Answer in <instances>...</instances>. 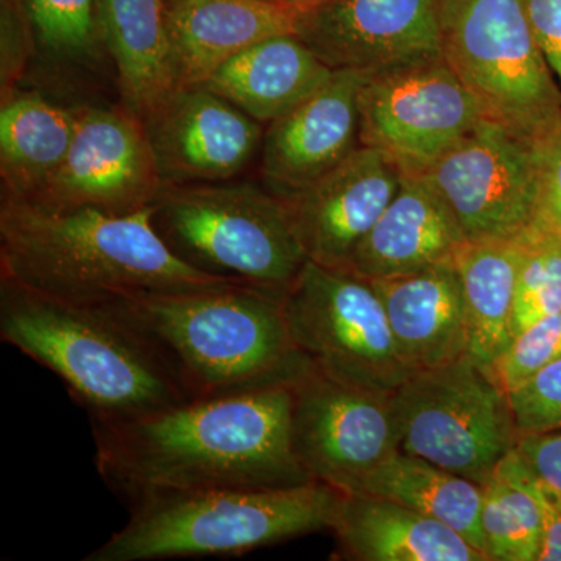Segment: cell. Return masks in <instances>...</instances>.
Listing matches in <instances>:
<instances>
[{
    "label": "cell",
    "mask_w": 561,
    "mask_h": 561,
    "mask_svg": "<svg viewBox=\"0 0 561 561\" xmlns=\"http://www.w3.org/2000/svg\"><path fill=\"white\" fill-rule=\"evenodd\" d=\"M390 400L398 451L481 485L518 442L507 393L468 356L412 373Z\"/></svg>",
    "instance_id": "cell-8"
},
{
    "label": "cell",
    "mask_w": 561,
    "mask_h": 561,
    "mask_svg": "<svg viewBox=\"0 0 561 561\" xmlns=\"http://www.w3.org/2000/svg\"><path fill=\"white\" fill-rule=\"evenodd\" d=\"M295 33L332 70L376 73L442 55V0H319Z\"/></svg>",
    "instance_id": "cell-14"
},
{
    "label": "cell",
    "mask_w": 561,
    "mask_h": 561,
    "mask_svg": "<svg viewBox=\"0 0 561 561\" xmlns=\"http://www.w3.org/2000/svg\"><path fill=\"white\" fill-rule=\"evenodd\" d=\"M365 73L337 69L319 91L268 124L261 172L279 197L295 194L348 158L359 140Z\"/></svg>",
    "instance_id": "cell-17"
},
{
    "label": "cell",
    "mask_w": 561,
    "mask_h": 561,
    "mask_svg": "<svg viewBox=\"0 0 561 561\" xmlns=\"http://www.w3.org/2000/svg\"><path fill=\"white\" fill-rule=\"evenodd\" d=\"M284 2H287V0H284Z\"/></svg>",
    "instance_id": "cell-39"
},
{
    "label": "cell",
    "mask_w": 561,
    "mask_h": 561,
    "mask_svg": "<svg viewBox=\"0 0 561 561\" xmlns=\"http://www.w3.org/2000/svg\"><path fill=\"white\" fill-rule=\"evenodd\" d=\"M276 291L225 284L111 302L161 354L192 400L286 381L295 350Z\"/></svg>",
    "instance_id": "cell-4"
},
{
    "label": "cell",
    "mask_w": 561,
    "mask_h": 561,
    "mask_svg": "<svg viewBox=\"0 0 561 561\" xmlns=\"http://www.w3.org/2000/svg\"><path fill=\"white\" fill-rule=\"evenodd\" d=\"M507 397L519 435L561 430V356Z\"/></svg>",
    "instance_id": "cell-31"
},
{
    "label": "cell",
    "mask_w": 561,
    "mask_h": 561,
    "mask_svg": "<svg viewBox=\"0 0 561 561\" xmlns=\"http://www.w3.org/2000/svg\"><path fill=\"white\" fill-rule=\"evenodd\" d=\"M79 108L35 91L14 90L0 108L2 198L31 201L65 161L76 136Z\"/></svg>",
    "instance_id": "cell-24"
},
{
    "label": "cell",
    "mask_w": 561,
    "mask_h": 561,
    "mask_svg": "<svg viewBox=\"0 0 561 561\" xmlns=\"http://www.w3.org/2000/svg\"><path fill=\"white\" fill-rule=\"evenodd\" d=\"M36 46L31 21L20 0H0V90L2 99L18 90Z\"/></svg>",
    "instance_id": "cell-32"
},
{
    "label": "cell",
    "mask_w": 561,
    "mask_h": 561,
    "mask_svg": "<svg viewBox=\"0 0 561 561\" xmlns=\"http://www.w3.org/2000/svg\"><path fill=\"white\" fill-rule=\"evenodd\" d=\"M151 213L153 206L130 214L55 213L2 198L0 276L77 305L238 284L176 257L154 230Z\"/></svg>",
    "instance_id": "cell-2"
},
{
    "label": "cell",
    "mask_w": 561,
    "mask_h": 561,
    "mask_svg": "<svg viewBox=\"0 0 561 561\" xmlns=\"http://www.w3.org/2000/svg\"><path fill=\"white\" fill-rule=\"evenodd\" d=\"M287 2L297 3V5H308V3L319 2V0H287Z\"/></svg>",
    "instance_id": "cell-37"
},
{
    "label": "cell",
    "mask_w": 561,
    "mask_h": 561,
    "mask_svg": "<svg viewBox=\"0 0 561 561\" xmlns=\"http://www.w3.org/2000/svg\"><path fill=\"white\" fill-rule=\"evenodd\" d=\"M483 553L489 561H538L541 513L529 470L513 449L482 483Z\"/></svg>",
    "instance_id": "cell-27"
},
{
    "label": "cell",
    "mask_w": 561,
    "mask_h": 561,
    "mask_svg": "<svg viewBox=\"0 0 561 561\" xmlns=\"http://www.w3.org/2000/svg\"><path fill=\"white\" fill-rule=\"evenodd\" d=\"M415 173L451 210L467 241L516 238L541 209L531 144L483 119Z\"/></svg>",
    "instance_id": "cell-12"
},
{
    "label": "cell",
    "mask_w": 561,
    "mask_h": 561,
    "mask_svg": "<svg viewBox=\"0 0 561 561\" xmlns=\"http://www.w3.org/2000/svg\"><path fill=\"white\" fill-rule=\"evenodd\" d=\"M467 241L437 192L402 172L400 190L354 251L346 271L368 280L398 278L449 260Z\"/></svg>",
    "instance_id": "cell-19"
},
{
    "label": "cell",
    "mask_w": 561,
    "mask_h": 561,
    "mask_svg": "<svg viewBox=\"0 0 561 561\" xmlns=\"http://www.w3.org/2000/svg\"><path fill=\"white\" fill-rule=\"evenodd\" d=\"M160 169L146 124L127 106H81L76 136L58 171L33 195L41 209L138 213L160 197Z\"/></svg>",
    "instance_id": "cell-13"
},
{
    "label": "cell",
    "mask_w": 561,
    "mask_h": 561,
    "mask_svg": "<svg viewBox=\"0 0 561 561\" xmlns=\"http://www.w3.org/2000/svg\"><path fill=\"white\" fill-rule=\"evenodd\" d=\"M300 9L284 0H165L176 90L205 83L261 41L295 33Z\"/></svg>",
    "instance_id": "cell-18"
},
{
    "label": "cell",
    "mask_w": 561,
    "mask_h": 561,
    "mask_svg": "<svg viewBox=\"0 0 561 561\" xmlns=\"http://www.w3.org/2000/svg\"><path fill=\"white\" fill-rule=\"evenodd\" d=\"M144 124L164 186L234 179L265 135L261 122L203 84L173 91Z\"/></svg>",
    "instance_id": "cell-15"
},
{
    "label": "cell",
    "mask_w": 561,
    "mask_h": 561,
    "mask_svg": "<svg viewBox=\"0 0 561 561\" xmlns=\"http://www.w3.org/2000/svg\"><path fill=\"white\" fill-rule=\"evenodd\" d=\"M151 221L181 261L243 286L284 294L308 262L286 203L249 181L169 184Z\"/></svg>",
    "instance_id": "cell-6"
},
{
    "label": "cell",
    "mask_w": 561,
    "mask_h": 561,
    "mask_svg": "<svg viewBox=\"0 0 561 561\" xmlns=\"http://www.w3.org/2000/svg\"><path fill=\"white\" fill-rule=\"evenodd\" d=\"M295 456L312 481L356 493L398 451L391 393L337 381L305 359L289 378Z\"/></svg>",
    "instance_id": "cell-11"
},
{
    "label": "cell",
    "mask_w": 561,
    "mask_h": 561,
    "mask_svg": "<svg viewBox=\"0 0 561 561\" xmlns=\"http://www.w3.org/2000/svg\"><path fill=\"white\" fill-rule=\"evenodd\" d=\"M101 22L122 105L146 121L176 90L165 0H101Z\"/></svg>",
    "instance_id": "cell-23"
},
{
    "label": "cell",
    "mask_w": 561,
    "mask_h": 561,
    "mask_svg": "<svg viewBox=\"0 0 561 561\" xmlns=\"http://www.w3.org/2000/svg\"><path fill=\"white\" fill-rule=\"evenodd\" d=\"M453 261L467 312V356L490 373L513 341L518 242L516 238L465 241Z\"/></svg>",
    "instance_id": "cell-25"
},
{
    "label": "cell",
    "mask_w": 561,
    "mask_h": 561,
    "mask_svg": "<svg viewBox=\"0 0 561 561\" xmlns=\"http://www.w3.org/2000/svg\"><path fill=\"white\" fill-rule=\"evenodd\" d=\"M442 57L486 119L534 142L561 121V91L524 0H442Z\"/></svg>",
    "instance_id": "cell-7"
},
{
    "label": "cell",
    "mask_w": 561,
    "mask_h": 561,
    "mask_svg": "<svg viewBox=\"0 0 561 561\" xmlns=\"http://www.w3.org/2000/svg\"><path fill=\"white\" fill-rule=\"evenodd\" d=\"M360 146L375 147L402 172H419L474 130L485 114L442 55L365 73Z\"/></svg>",
    "instance_id": "cell-10"
},
{
    "label": "cell",
    "mask_w": 561,
    "mask_h": 561,
    "mask_svg": "<svg viewBox=\"0 0 561 561\" xmlns=\"http://www.w3.org/2000/svg\"><path fill=\"white\" fill-rule=\"evenodd\" d=\"M356 493L400 502L451 527L483 552L481 483L461 478L430 460L397 451L364 479Z\"/></svg>",
    "instance_id": "cell-26"
},
{
    "label": "cell",
    "mask_w": 561,
    "mask_h": 561,
    "mask_svg": "<svg viewBox=\"0 0 561 561\" xmlns=\"http://www.w3.org/2000/svg\"><path fill=\"white\" fill-rule=\"evenodd\" d=\"M289 379L197 398L127 421H92L95 465L128 501L162 491L313 482L295 456Z\"/></svg>",
    "instance_id": "cell-1"
},
{
    "label": "cell",
    "mask_w": 561,
    "mask_h": 561,
    "mask_svg": "<svg viewBox=\"0 0 561 561\" xmlns=\"http://www.w3.org/2000/svg\"><path fill=\"white\" fill-rule=\"evenodd\" d=\"M556 496H557V501H559V504H560V507H561V494H557L556 493Z\"/></svg>",
    "instance_id": "cell-38"
},
{
    "label": "cell",
    "mask_w": 561,
    "mask_h": 561,
    "mask_svg": "<svg viewBox=\"0 0 561 561\" xmlns=\"http://www.w3.org/2000/svg\"><path fill=\"white\" fill-rule=\"evenodd\" d=\"M515 449L538 481L561 494V430L519 435Z\"/></svg>",
    "instance_id": "cell-33"
},
{
    "label": "cell",
    "mask_w": 561,
    "mask_h": 561,
    "mask_svg": "<svg viewBox=\"0 0 561 561\" xmlns=\"http://www.w3.org/2000/svg\"><path fill=\"white\" fill-rule=\"evenodd\" d=\"M31 21L36 46L66 65H87L106 51L101 0H20Z\"/></svg>",
    "instance_id": "cell-29"
},
{
    "label": "cell",
    "mask_w": 561,
    "mask_h": 561,
    "mask_svg": "<svg viewBox=\"0 0 561 561\" xmlns=\"http://www.w3.org/2000/svg\"><path fill=\"white\" fill-rule=\"evenodd\" d=\"M402 171L359 146L319 180L283 198L308 260L346 271L354 251L400 190Z\"/></svg>",
    "instance_id": "cell-16"
},
{
    "label": "cell",
    "mask_w": 561,
    "mask_h": 561,
    "mask_svg": "<svg viewBox=\"0 0 561 561\" xmlns=\"http://www.w3.org/2000/svg\"><path fill=\"white\" fill-rule=\"evenodd\" d=\"M524 5L561 91V0H524Z\"/></svg>",
    "instance_id": "cell-35"
},
{
    "label": "cell",
    "mask_w": 561,
    "mask_h": 561,
    "mask_svg": "<svg viewBox=\"0 0 561 561\" xmlns=\"http://www.w3.org/2000/svg\"><path fill=\"white\" fill-rule=\"evenodd\" d=\"M540 181L541 206L561 221V121L531 142Z\"/></svg>",
    "instance_id": "cell-34"
},
{
    "label": "cell",
    "mask_w": 561,
    "mask_h": 561,
    "mask_svg": "<svg viewBox=\"0 0 561 561\" xmlns=\"http://www.w3.org/2000/svg\"><path fill=\"white\" fill-rule=\"evenodd\" d=\"M513 337L535 321L561 312V221L540 209L518 236Z\"/></svg>",
    "instance_id": "cell-28"
},
{
    "label": "cell",
    "mask_w": 561,
    "mask_h": 561,
    "mask_svg": "<svg viewBox=\"0 0 561 561\" xmlns=\"http://www.w3.org/2000/svg\"><path fill=\"white\" fill-rule=\"evenodd\" d=\"M402 360L412 373L467 356L463 290L453 257L426 271L371 280Z\"/></svg>",
    "instance_id": "cell-20"
},
{
    "label": "cell",
    "mask_w": 561,
    "mask_h": 561,
    "mask_svg": "<svg viewBox=\"0 0 561 561\" xmlns=\"http://www.w3.org/2000/svg\"><path fill=\"white\" fill-rule=\"evenodd\" d=\"M332 72L297 33H286L236 55L202 84L268 125L319 91Z\"/></svg>",
    "instance_id": "cell-22"
},
{
    "label": "cell",
    "mask_w": 561,
    "mask_h": 561,
    "mask_svg": "<svg viewBox=\"0 0 561 561\" xmlns=\"http://www.w3.org/2000/svg\"><path fill=\"white\" fill-rule=\"evenodd\" d=\"M561 356V312L535 321L513 337L489 375L505 393Z\"/></svg>",
    "instance_id": "cell-30"
},
{
    "label": "cell",
    "mask_w": 561,
    "mask_h": 561,
    "mask_svg": "<svg viewBox=\"0 0 561 561\" xmlns=\"http://www.w3.org/2000/svg\"><path fill=\"white\" fill-rule=\"evenodd\" d=\"M0 337L54 371L92 421L135 420L192 400L111 302L61 301L0 276Z\"/></svg>",
    "instance_id": "cell-3"
},
{
    "label": "cell",
    "mask_w": 561,
    "mask_h": 561,
    "mask_svg": "<svg viewBox=\"0 0 561 561\" xmlns=\"http://www.w3.org/2000/svg\"><path fill=\"white\" fill-rule=\"evenodd\" d=\"M529 470V468H527ZM530 489L541 513V549L538 561H561V507L556 493L538 481L529 470Z\"/></svg>",
    "instance_id": "cell-36"
},
{
    "label": "cell",
    "mask_w": 561,
    "mask_h": 561,
    "mask_svg": "<svg viewBox=\"0 0 561 561\" xmlns=\"http://www.w3.org/2000/svg\"><path fill=\"white\" fill-rule=\"evenodd\" d=\"M283 312L295 350L337 381L393 393L412 375L371 280L308 260Z\"/></svg>",
    "instance_id": "cell-9"
},
{
    "label": "cell",
    "mask_w": 561,
    "mask_h": 561,
    "mask_svg": "<svg viewBox=\"0 0 561 561\" xmlns=\"http://www.w3.org/2000/svg\"><path fill=\"white\" fill-rule=\"evenodd\" d=\"M342 491L323 482L283 489L162 491L128 501L127 524L84 561L242 556L331 530Z\"/></svg>",
    "instance_id": "cell-5"
},
{
    "label": "cell",
    "mask_w": 561,
    "mask_h": 561,
    "mask_svg": "<svg viewBox=\"0 0 561 561\" xmlns=\"http://www.w3.org/2000/svg\"><path fill=\"white\" fill-rule=\"evenodd\" d=\"M331 530L346 560L489 561L446 524L375 494L343 493Z\"/></svg>",
    "instance_id": "cell-21"
}]
</instances>
